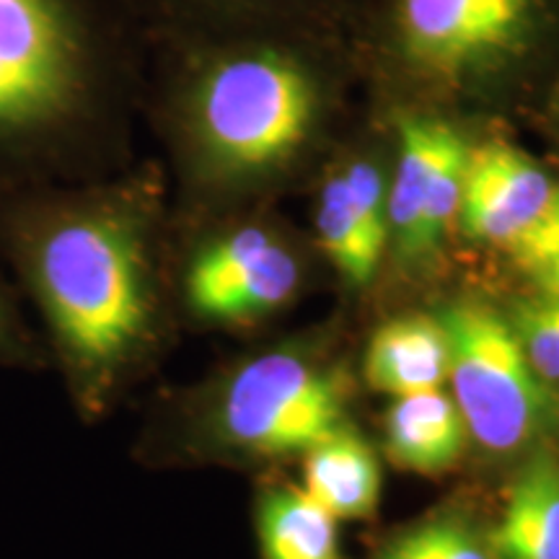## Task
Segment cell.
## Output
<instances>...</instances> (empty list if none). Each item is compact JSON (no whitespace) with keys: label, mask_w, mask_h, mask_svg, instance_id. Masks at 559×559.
Segmentation results:
<instances>
[{"label":"cell","mask_w":559,"mask_h":559,"mask_svg":"<svg viewBox=\"0 0 559 559\" xmlns=\"http://www.w3.org/2000/svg\"><path fill=\"white\" fill-rule=\"evenodd\" d=\"M353 88L340 26H228L148 37L140 109L169 153L181 213H198L319 171Z\"/></svg>","instance_id":"1"},{"label":"cell","mask_w":559,"mask_h":559,"mask_svg":"<svg viewBox=\"0 0 559 559\" xmlns=\"http://www.w3.org/2000/svg\"><path fill=\"white\" fill-rule=\"evenodd\" d=\"M166 218L156 166L0 181V264L81 419H99L156 353Z\"/></svg>","instance_id":"2"},{"label":"cell","mask_w":559,"mask_h":559,"mask_svg":"<svg viewBox=\"0 0 559 559\" xmlns=\"http://www.w3.org/2000/svg\"><path fill=\"white\" fill-rule=\"evenodd\" d=\"M145 58L128 0H0V181L124 169Z\"/></svg>","instance_id":"3"},{"label":"cell","mask_w":559,"mask_h":559,"mask_svg":"<svg viewBox=\"0 0 559 559\" xmlns=\"http://www.w3.org/2000/svg\"><path fill=\"white\" fill-rule=\"evenodd\" d=\"M345 37L370 109L502 124L559 68V0H353Z\"/></svg>","instance_id":"4"},{"label":"cell","mask_w":559,"mask_h":559,"mask_svg":"<svg viewBox=\"0 0 559 559\" xmlns=\"http://www.w3.org/2000/svg\"><path fill=\"white\" fill-rule=\"evenodd\" d=\"M347 425V389L334 370L296 353H264L181 404L169 445L185 453H306Z\"/></svg>","instance_id":"5"},{"label":"cell","mask_w":559,"mask_h":559,"mask_svg":"<svg viewBox=\"0 0 559 559\" xmlns=\"http://www.w3.org/2000/svg\"><path fill=\"white\" fill-rule=\"evenodd\" d=\"M177 300L192 324L239 326L280 309L298 288L300 264L283 234L239 207L181 213Z\"/></svg>","instance_id":"6"},{"label":"cell","mask_w":559,"mask_h":559,"mask_svg":"<svg viewBox=\"0 0 559 559\" xmlns=\"http://www.w3.org/2000/svg\"><path fill=\"white\" fill-rule=\"evenodd\" d=\"M449 337V386L474 443L515 453L547 428L549 383L531 366L510 317L479 300L438 313Z\"/></svg>","instance_id":"7"},{"label":"cell","mask_w":559,"mask_h":559,"mask_svg":"<svg viewBox=\"0 0 559 559\" xmlns=\"http://www.w3.org/2000/svg\"><path fill=\"white\" fill-rule=\"evenodd\" d=\"M381 115L391 148L389 254L404 264H423L456 236L466 156L481 124L428 109Z\"/></svg>","instance_id":"8"},{"label":"cell","mask_w":559,"mask_h":559,"mask_svg":"<svg viewBox=\"0 0 559 559\" xmlns=\"http://www.w3.org/2000/svg\"><path fill=\"white\" fill-rule=\"evenodd\" d=\"M366 124L334 145L313 177L319 249L353 285L370 283L389 254V128L376 109Z\"/></svg>","instance_id":"9"},{"label":"cell","mask_w":559,"mask_h":559,"mask_svg":"<svg viewBox=\"0 0 559 559\" xmlns=\"http://www.w3.org/2000/svg\"><path fill=\"white\" fill-rule=\"evenodd\" d=\"M557 179L502 124H481L466 156L456 234L508 251L539 221Z\"/></svg>","instance_id":"10"},{"label":"cell","mask_w":559,"mask_h":559,"mask_svg":"<svg viewBox=\"0 0 559 559\" xmlns=\"http://www.w3.org/2000/svg\"><path fill=\"white\" fill-rule=\"evenodd\" d=\"M145 37L251 24H324L345 29L353 0H128Z\"/></svg>","instance_id":"11"},{"label":"cell","mask_w":559,"mask_h":559,"mask_svg":"<svg viewBox=\"0 0 559 559\" xmlns=\"http://www.w3.org/2000/svg\"><path fill=\"white\" fill-rule=\"evenodd\" d=\"M489 549L495 559H559V456L528 453L510 481Z\"/></svg>","instance_id":"12"},{"label":"cell","mask_w":559,"mask_h":559,"mask_svg":"<svg viewBox=\"0 0 559 559\" xmlns=\"http://www.w3.org/2000/svg\"><path fill=\"white\" fill-rule=\"evenodd\" d=\"M366 381L391 400L449 383V337L440 317L409 313L373 332L366 349Z\"/></svg>","instance_id":"13"},{"label":"cell","mask_w":559,"mask_h":559,"mask_svg":"<svg viewBox=\"0 0 559 559\" xmlns=\"http://www.w3.org/2000/svg\"><path fill=\"white\" fill-rule=\"evenodd\" d=\"M469 430L449 391L396 396L386 415L389 459L415 474L451 469L469 445Z\"/></svg>","instance_id":"14"},{"label":"cell","mask_w":559,"mask_h":559,"mask_svg":"<svg viewBox=\"0 0 559 559\" xmlns=\"http://www.w3.org/2000/svg\"><path fill=\"white\" fill-rule=\"evenodd\" d=\"M304 489L332 519H368L381 500L376 451L349 425L304 453Z\"/></svg>","instance_id":"15"},{"label":"cell","mask_w":559,"mask_h":559,"mask_svg":"<svg viewBox=\"0 0 559 559\" xmlns=\"http://www.w3.org/2000/svg\"><path fill=\"white\" fill-rule=\"evenodd\" d=\"M337 519L304 489H272L257 502L262 559H340Z\"/></svg>","instance_id":"16"},{"label":"cell","mask_w":559,"mask_h":559,"mask_svg":"<svg viewBox=\"0 0 559 559\" xmlns=\"http://www.w3.org/2000/svg\"><path fill=\"white\" fill-rule=\"evenodd\" d=\"M0 370H13V373L52 370L45 340L26 313L24 298L3 264H0Z\"/></svg>","instance_id":"17"},{"label":"cell","mask_w":559,"mask_h":559,"mask_svg":"<svg viewBox=\"0 0 559 559\" xmlns=\"http://www.w3.org/2000/svg\"><path fill=\"white\" fill-rule=\"evenodd\" d=\"M376 559H495V555L466 523L438 519L404 531Z\"/></svg>","instance_id":"18"},{"label":"cell","mask_w":559,"mask_h":559,"mask_svg":"<svg viewBox=\"0 0 559 559\" xmlns=\"http://www.w3.org/2000/svg\"><path fill=\"white\" fill-rule=\"evenodd\" d=\"M510 321L536 373L549 386L559 383V298L542 293V298L521 304Z\"/></svg>","instance_id":"19"},{"label":"cell","mask_w":559,"mask_h":559,"mask_svg":"<svg viewBox=\"0 0 559 559\" xmlns=\"http://www.w3.org/2000/svg\"><path fill=\"white\" fill-rule=\"evenodd\" d=\"M508 254L528 275L544 264L559 260V179L539 221L508 249Z\"/></svg>","instance_id":"20"},{"label":"cell","mask_w":559,"mask_h":559,"mask_svg":"<svg viewBox=\"0 0 559 559\" xmlns=\"http://www.w3.org/2000/svg\"><path fill=\"white\" fill-rule=\"evenodd\" d=\"M536 120L544 124V132L551 138V143L559 148V68L551 75L547 91L542 94L539 104L534 109Z\"/></svg>","instance_id":"21"},{"label":"cell","mask_w":559,"mask_h":559,"mask_svg":"<svg viewBox=\"0 0 559 559\" xmlns=\"http://www.w3.org/2000/svg\"><path fill=\"white\" fill-rule=\"evenodd\" d=\"M531 277L539 283L542 293L559 298V260L544 264V267H539L536 272H531Z\"/></svg>","instance_id":"22"}]
</instances>
